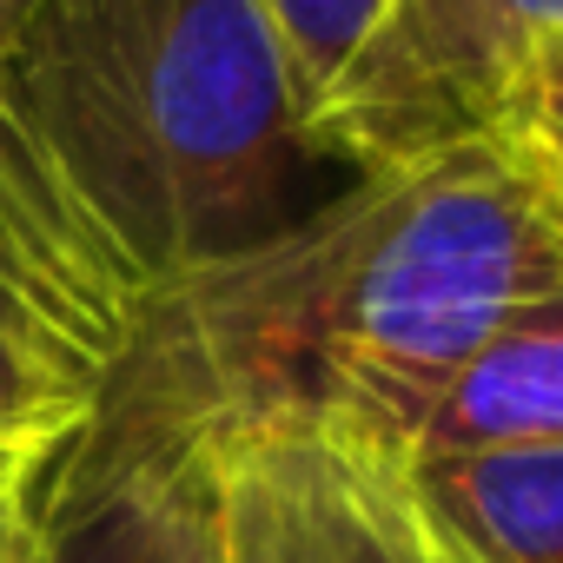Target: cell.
<instances>
[{
  "instance_id": "ba28073f",
  "label": "cell",
  "mask_w": 563,
  "mask_h": 563,
  "mask_svg": "<svg viewBox=\"0 0 563 563\" xmlns=\"http://www.w3.org/2000/svg\"><path fill=\"white\" fill-rule=\"evenodd\" d=\"M563 444V292L517 306L444 385L411 457Z\"/></svg>"
},
{
  "instance_id": "52a82bcc",
  "label": "cell",
  "mask_w": 563,
  "mask_h": 563,
  "mask_svg": "<svg viewBox=\"0 0 563 563\" xmlns=\"http://www.w3.org/2000/svg\"><path fill=\"white\" fill-rule=\"evenodd\" d=\"M398 477L438 563H563V444L438 451Z\"/></svg>"
},
{
  "instance_id": "277c9868",
  "label": "cell",
  "mask_w": 563,
  "mask_h": 563,
  "mask_svg": "<svg viewBox=\"0 0 563 563\" xmlns=\"http://www.w3.org/2000/svg\"><path fill=\"white\" fill-rule=\"evenodd\" d=\"M21 563H219L206 424L107 378L87 424L21 464Z\"/></svg>"
},
{
  "instance_id": "8992f818",
  "label": "cell",
  "mask_w": 563,
  "mask_h": 563,
  "mask_svg": "<svg viewBox=\"0 0 563 563\" xmlns=\"http://www.w3.org/2000/svg\"><path fill=\"white\" fill-rule=\"evenodd\" d=\"M0 272L100 365H120L146 292L80 212V199L60 186L8 100H0Z\"/></svg>"
},
{
  "instance_id": "7a4b0ae2",
  "label": "cell",
  "mask_w": 563,
  "mask_h": 563,
  "mask_svg": "<svg viewBox=\"0 0 563 563\" xmlns=\"http://www.w3.org/2000/svg\"><path fill=\"white\" fill-rule=\"evenodd\" d=\"M0 100L146 299L352 179L312 146L258 0H41Z\"/></svg>"
},
{
  "instance_id": "30bf717a",
  "label": "cell",
  "mask_w": 563,
  "mask_h": 563,
  "mask_svg": "<svg viewBox=\"0 0 563 563\" xmlns=\"http://www.w3.org/2000/svg\"><path fill=\"white\" fill-rule=\"evenodd\" d=\"M258 14H265L278 54H286L299 107L312 113V100L345 74V60L358 54V41L385 14V0H258Z\"/></svg>"
},
{
  "instance_id": "3957f363",
  "label": "cell",
  "mask_w": 563,
  "mask_h": 563,
  "mask_svg": "<svg viewBox=\"0 0 563 563\" xmlns=\"http://www.w3.org/2000/svg\"><path fill=\"white\" fill-rule=\"evenodd\" d=\"M550 54H563V0H385L306 133L352 179L504 140Z\"/></svg>"
},
{
  "instance_id": "8fae6325",
  "label": "cell",
  "mask_w": 563,
  "mask_h": 563,
  "mask_svg": "<svg viewBox=\"0 0 563 563\" xmlns=\"http://www.w3.org/2000/svg\"><path fill=\"white\" fill-rule=\"evenodd\" d=\"M537 173H543V186L563 199V54H550L543 67H537V80H530V93H523V107H517V120H510V133H504Z\"/></svg>"
},
{
  "instance_id": "4fadbf2b",
  "label": "cell",
  "mask_w": 563,
  "mask_h": 563,
  "mask_svg": "<svg viewBox=\"0 0 563 563\" xmlns=\"http://www.w3.org/2000/svg\"><path fill=\"white\" fill-rule=\"evenodd\" d=\"M34 8H41V0H0V67H8V47L21 41V27H27Z\"/></svg>"
},
{
  "instance_id": "6da1fadb",
  "label": "cell",
  "mask_w": 563,
  "mask_h": 563,
  "mask_svg": "<svg viewBox=\"0 0 563 563\" xmlns=\"http://www.w3.org/2000/svg\"><path fill=\"white\" fill-rule=\"evenodd\" d=\"M563 292V199L510 140L358 173L292 232L153 292L113 385L173 411H292L405 464L444 385Z\"/></svg>"
},
{
  "instance_id": "9c48e42d",
  "label": "cell",
  "mask_w": 563,
  "mask_h": 563,
  "mask_svg": "<svg viewBox=\"0 0 563 563\" xmlns=\"http://www.w3.org/2000/svg\"><path fill=\"white\" fill-rule=\"evenodd\" d=\"M107 372L80 339H67L8 272H0V464L41 457L107 391Z\"/></svg>"
},
{
  "instance_id": "7c38bea8",
  "label": "cell",
  "mask_w": 563,
  "mask_h": 563,
  "mask_svg": "<svg viewBox=\"0 0 563 563\" xmlns=\"http://www.w3.org/2000/svg\"><path fill=\"white\" fill-rule=\"evenodd\" d=\"M21 464H14V484L0 490V563H21V543H27V523H21Z\"/></svg>"
},
{
  "instance_id": "5b68a950",
  "label": "cell",
  "mask_w": 563,
  "mask_h": 563,
  "mask_svg": "<svg viewBox=\"0 0 563 563\" xmlns=\"http://www.w3.org/2000/svg\"><path fill=\"white\" fill-rule=\"evenodd\" d=\"M199 424L212 444L219 563H438L391 457L292 411H212Z\"/></svg>"
},
{
  "instance_id": "5bb4252c",
  "label": "cell",
  "mask_w": 563,
  "mask_h": 563,
  "mask_svg": "<svg viewBox=\"0 0 563 563\" xmlns=\"http://www.w3.org/2000/svg\"><path fill=\"white\" fill-rule=\"evenodd\" d=\"M14 464H21V457H14ZM14 464H0V490H8V484H14Z\"/></svg>"
}]
</instances>
